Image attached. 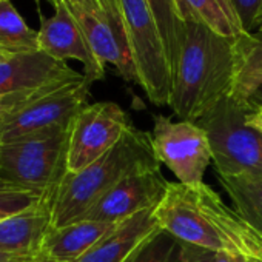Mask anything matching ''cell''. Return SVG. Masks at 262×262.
<instances>
[{
  "mask_svg": "<svg viewBox=\"0 0 262 262\" xmlns=\"http://www.w3.org/2000/svg\"><path fill=\"white\" fill-rule=\"evenodd\" d=\"M153 214L159 228L181 242L262 262V231L225 204L205 182H170Z\"/></svg>",
  "mask_w": 262,
  "mask_h": 262,
  "instance_id": "1",
  "label": "cell"
},
{
  "mask_svg": "<svg viewBox=\"0 0 262 262\" xmlns=\"http://www.w3.org/2000/svg\"><path fill=\"white\" fill-rule=\"evenodd\" d=\"M233 40L201 24L185 22L184 39L171 65L168 103L181 120L198 122L230 96Z\"/></svg>",
  "mask_w": 262,
  "mask_h": 262,
  "instance_id": "2",
  "label": "cell"
},
{
  "mask_svg": "<svg viewBox=\"0 0 262 262\" xmlns=\"http://www.w3.org/2000/svg\"><path fill=\"white\" fill-rule=\"evenodd\" d=\"M153 170H161V164L153 150L151 133L131 125L120 142L102 158L79 171L65 173L51 198V227L80 221L120 181Z\"/></svg>",
  "mask_w": 262,
  "mask_h": 262,
  "instance_id": "3",
  "label": "cell"
},
{
  "mask_svg": "<svg viewBox=\"0 0 262 262\" xmlns=\"http://www.w3.org/2000/svg\"><path fill=\"white\" fill-rule=\"evenodd\" d=\"M248 108L225 97L196 122L208 136L217 176L262 178V135L247 123Z\"/></svg>",
  "mask_w": 262,
  "mask_h": 262,
  "instance_id": "4",
  "label": "cell"
},
{
  "mask_svg": "<svg viewBox=\"0 0 262 262\" xmlns=\"http://www.w3.org/2000/svg\"><path fill=\"white\" fill-rule=\"evenodd\" d=\"M90 86L91 82L83 76L25 99L0 120V144L68 131L76 116L88 105Z\"/></svg>",
  "mask_w": 262,
  "mask_h": 262,
  "instance_id": "5",
  "label": "cell"
},
{
  "mask_svg": "<svg viewBox=\"0 0 262 262\" xmlns=\"http://www.w3.org/2000/svg\"><path fill=\"white\" fill-rule=\"evenodd\" d=\"M68 131L0 144V184L53 198L67 173Z\"/></svg>",
  "mask_w": 262,
  "mask_h": 262,
  "instance_id": "6",
  "label": "cell"
},
{
  "mask_svg": "<svg viewBox=\"0 0 262 262\" xmlns=\"http://www.w3.org/2000/svg\"><path fill=\"white\" fill-rule=\"evenodd\" d=\"M120 10L138 74V85L151 103L168 106L171 67L161 30L147 0H120Z\"/></svg>",
  "mask_w": 262,
  "mask_h": 262,
  "instance_id": "7",
  "label": "cell"
},
{
  "mask_svg": "<svg viewBox=\"0 0 262 262\" xmlns=\"http://www.w3.org/2000/svg\"><path fill=\"white\" fill-rule=\"evenodd\" d=\"M151 144L159 164L165 165L181 184L199 185L211 159L205 129L190 120L155 116Z\"/></svg>",
  "mask_w": 262,
  "mask_h": 262,
  "instance_id": "8",
  "label": "cell"
},
{
  "mask_svg": "<svg viewBox=\"0 0 262 262\" xmlns=\"http://www.w3.org/2000/svg\"><path fill=\"white\" fill-rule=\"evenodd\" d=\"M125 110L114 102L88 103L68 131L67 171L74 173L108 153L131 128Z\"/></svg>",
  "mask_w": 262,
  "mask_h": 262,
  "instance_id": "9",
  "label": "cell"
},
{
  "mask_svg": "<svg viewBox=\"0 0 262 262\" xmlns=\"http://www.w3.org/2000/svg\"><path fill=\"white\" fill-rule=\"evenodd\" d=\"M83 74L42 50L8 54L0 60V96H33L77 80Z\"/></svg>",
  "mask_w": 262,
  "mask_h": 262,
  "instance_id": "10",
  "label": "cell"
},
{
  "mask_svg": "<svg viewBox=\"0 0 262 262\" xmlns=\"http://www.w3.org/2000/svg\"><path fill=\"white\" fill-rule=\"evenodd\" d=\"M168 184L161 170L131 174L106 191L82 219L120 224L144 210L156 208Z\"/></svg>",
  "mask_w": 262,
  "mask_h": 262,
  "instance_id": "11",
  "label": "cell"
},
{
  "mask_svg": "<svg viewBox=\"0 0 262 262\" xmlns=\"http://www.w3.org/2000/svg\"><path fill=\"white\" fill-rule=\"evenodd\" d=\"M54 8L56 11L51 17H42L40 30L37 31L39 50L62 62H80L83 65V76L91 83L102 80L105 65L93 53L74 16L62 2Z\"/></svg>",
  "mask_w": 262,
  "mask_h": 262,
  "instance_id": "12",
  "label": "cell"
},
{
  "mask_svg": "<svg viewBox=\"0 0 262 262\" xmlns=\"http://www.w3.org/2000/svg\"><path fill=\"white\" fill-rule=\"evenodd\" d=\"M68 10L83 31L96 57L103 65H113L126 82L138 83V74L131 57L123 22L110 19L106 13H93L80 8Z\"/></svg>",
  "mask_w": 262,
  "mask_h": 262,
  "instance_id": "13",
  "label": "cell"
},
{
  "mask_svg": "<svg viewBox=\"0 0 262 262\" xmlns=\"http://www.w3.org/2000/svg\"><path fill=\"white\" fill-rule=\"evenodd\" d=\"M153 211L155 208L144 210L120 222L76 262H128L161 230Z\"/></svg>",
  "mask_w": 262,
  "mask_h": 262,
  "instance_id": "14",
  "label": "cell"
},
{
  "mask_svg": "<svg viewBox=\"0 0 262 262\" xmlns=\"http://www.w3.org/2000/svg\"><path fill=\"white\" fill-rule=\"evenodd\" d=\"M117 225L119 224L80 219L63 227H51L37 257L50 262H76Z\"/></svg>",
  "mask_w": 262,
  "mask_h": 262,
  "instance_id": "15",
  "label": "cell"
},
{
  "mask_svg": "<svg viewBox=\"0 0 262 262\" xmlns=\"http://www.w3.org/2000/svg\"><path fill=\"white\" fill-rule=\"evenodd\" d=\"M51 228V199L25 213L0 221V251L36 259Z\"/></svg>",
  "mask_w": 262,
  "mask_h": 262,
  "instance_id": "16",
  "label": "cell"
},
{
  "mask_svg": "<svg viewBox=\"0 0 262 262\" xmlns=\"http://www.w3.org/2000/svg\"><path fill=\"white\" fill-rule=\"evenodd\" d=\"M262 88V33H245L233 40V80L230 96L241 105Z\"/></svg>",
  "mask_w": 262,
  "mask_h": 262,
  "instance_id": "17",
  "label": "cell"
},
{
  "mask_svg": "<svg viewBox=\"0 0 262 262\" xmlns=\"http://www.w3.org/2000/svg\"><path fill=\"white\" fill-rule=\"evenodd\" d=\"M176 4L185 22L201 24L222 37L237 39L247 33L231 0H176Z\"/></svg>",
  "mask_w": 262,
  "mask_h": 262,
  "instance_id": "18",
  "label": "cell"
},
{
  "mask_svg": "<svg viewBox=\"0 0 262 262\" xmlns=\"http://www.w3.org/2000/svg\"><path fill=\"white\" fill-rule=\"evenodd\" d=\"M217 178L231 201V207L262 231V178Z\"/></svg>",
  "mask_w": 262,
  "mask_h": 262,
  "instance_id": "19",
  "label": "cell"
},
{
  "mask_svg": "<svg viewBox=\"0 0 262 262\" xmlns=\"http://www.w3.org/2000/svg\"><path fill=\"white\" fill-rule=\"evenodd\" d=\"M0 50L10 54L39 50L37 31L27 25L11 0H0Z\"/></svg>",
  "mask_w": 262,
  "mask_h": 262,
  "instance_id": "20",
  "label": "cell"
},
{
  "mask_svg": "<svg viewBox=\"0 0 262 262\" xmlns=\"http://www.w3.org/2000/svg\"><path fill=\"white\" fill-rule=\"evenodd\" d=\"M147 4L161 30L171 67L184 39L185 20L181 16L176 0H147Z\"/></svg>",
  "mask_w": 262,
  "mask_h": 262,
  "instance_id": "21",
  "label": "cell"
},
{
  "mask_svg": "<svg viewBox=\"0 0 262 262\" xmlns=\"http://www.w3.org/2000/svg\"><path fill=\"white\" fill-rule=\"evenodd\" d=\"M181 242L164 230L155 233L128 262H179Z\"/></svg>",
  "mask_w": 262,
  "mask_h": 262,
  "instance_id": "22",
  "label": "cell"
},
{
  "mask_svg": "<svg viewBox=\"0 0 262 262\" xmlns=\"http://www.w3.org/2000/svg\"><path fill=\"white\" fill-rule=\"evenodd\" d=\"M47 199L51 198L33 191H25V190L0 188V221L25 213L34 207H39Z\"/></svg>",
  "mask_w": 262,
  "mask_h": 262,
  "instance_id": "23",
  "label": "cell"
},
{
  "mask_svg": "<svg viewBox=\"0 0 262 262\" xmlns=\"http://www.w3.org/2000/svg\"><path fill=\"white\" fill-rule=\"evenodd\" d=\"M247 33L257 28L262 17V0H231Z\"/></svg>",
  "mask_w": 262,
  "mask_h": 262,
  "instance_id": "24",
  "label": "cell"
},
{
  "mask_svg": "<svg viewBox=\"0 0 262 262\" xmlns=\"http://www.w3.org/2000/svg\"><path fill=\"white\" fill-rule=\"evenodd\" d=\"M179 262H216V253L207 248L181 242V260Z\"/></svg>",
  "mask_w": 262,
  "mask_h": 262,
  "instance_id": "25",
  "label": "cell"
},
{
  "mask_svg": "<svg viewBox=\"0 0 262 262\" xmlns=\"http://www.w3.org/2000/svg\"><path fill=\"white\" fill-rule=\"evenodd\" d=\"M48 2L53 4L54 7L59 2H62L68 8H80V10H86V11H93V13H105L100 0H48Z\"/></svg>",
  "mask_w": 262,
  "mask_h": 262,
  "instance_id": "26",
  "label": "cell"
},
{
  "mask_svg": "<svg viewBox=\"0 0 262 262\" xmlns=\"http://www.w3.org/2000/svg\"><path fill=\"white\" fill-rule=\"evenodd\" d=\"M28 97H31V96H0V120H2L11 110H14L20 102H24Z\"/></svg>",
  "mask_w": 262,
  "mask_h": 262,
  "instance_id": "27",
  "label": "cell"
},
{
  "mask_svg": "<svg viewBox=\"0 0 262 262\" xmlns=\"http://www.w3.org/2000/svg\"><path fill=\"white\" fill-rule=\"evenodd\" d=\"M100 4L110 19L123 22V16H122V10H120V0H100Z\"/></svg>",
  "mask_w": 262,
  "mask_h": 262,
  "instance_id": "28",
  "label": "cell"
},
{
  "mask_svg": "<svg viewBox=\"0 0 262 262\" xmlns=\"http://www.w3.org/2000/svg\"><path fill=\"white\" fill-rule=\"evenodd\" d=\"M245 119H247V123L248 125H251L253 128H256L259 133L262 135V106L250 105Z\"/></svg>",
  "mask_w": 262,
  "mask_h": 262,
  "instance_id": "29",
  "label": "cell"
},
{
  "mask_svg": "<svg viewBox=\"0 0 262 262\" xmlns=\"http://www.w3.org/2000/svg\"><path fill=\"white\" fill-rule=\"evenodd\" d=\"M33 259L24 257V256H17V254H11V253H5L0 251V262H30Z\"/></svg>",
  "mask_w": 262,
  "mask_h": 262,
  "instance_id": "30",
  "label": "cell"
},
{
  "mask_svg": "<svg viewBox=\"0 0 262 262\" xmlns=\"http://www.w3.org/2000/svg\"><path fill=\"white\" fill-rule=\"evenodd\" d=\"M216 262H250L239 256H230L225 253H216Z\"/></svg>",
  "mask_w": 262,
  "mask_h": 262,
  "instance_id": "31",
  "label": "cell"
},
{
  "mask_svg": "<svg viewBox=\"0 0 262 262\" xmlns=\"http://www.w3.org/2000/svg\"><path fill=\"white\" fill-rule=\"evenodd\" d=\"M250 105H256V106H262V88H259L254 96L250 99Z\"/></svg>",
  "mask_w": 262,
  "mask_h": 262,
  "instance_id": "32",
  "label": "cell"
},
{
  "mask_svg": "<svg viewBox=\"0 0 262 262\" xmlns=\"http://www.w3.org/2000/svg\"><path fill=\"white\" fill-rule=\"evenodd\" d=\"M8 54H10V53H7V51H4V50H0V60H4Z\"/></svg>",
  "mask_w": 262,
  "mask_h": 262,
  "instance_id": "33",
  "label": "cell"
},
{
  "mask_svg": "<svg viewBox=\"0 0 262 262\" xmlns=\"http://www.w3.org/2000/svg\"><path fill=\"white\" fill-rule=\"evenodd\" d=\"M30 262H50V260H45V259H42V257H36V259H33V260H30Z\"/></svg>",
  "mask_w": 262,
  "mask_h": 262,
  "instance_id": "34",
  "label": "cell"
},
{
  "mask_svg": "<svg viewBox=\"0 0 262 262\" xmlns=\"http://www.w3.org/2000/svg\"><path fill=\"white\" fill-rule=\"evenodd\" d=\"M257 33H262V17H260V20H259V25H257Z\"/></svg>",
  "mask_w": 262,
  "mask_h": 262,
  "instance_id": "35",
  "label": "cell"
},
{
  "mask_svg": "<svg viewBox=\"0 0 262 262\" xmlns=\"http://www.w3.org/2000/svg\"><path fill=\"white\" fill-rule=\"evenodd\" d=\"M0 188H7V187H4V185H2V184H0Z\"/></svg>",
  "mask_w": 262,
  "mask_h": 262,
  "instance_id": "36",
  "label": "cell"
}]
</instances>
